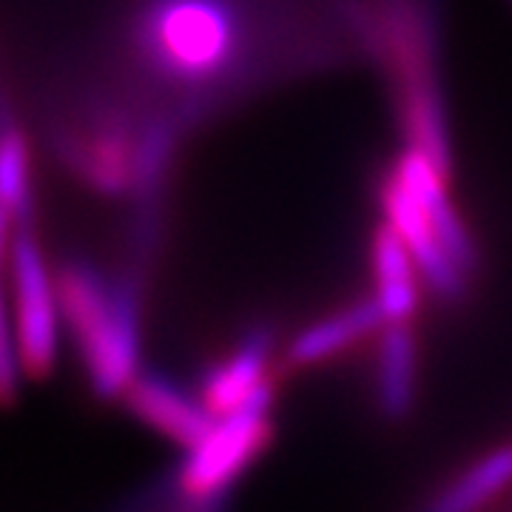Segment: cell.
Returning <instances> with one entry per match:
<instances>
[{
    "instance_id": "6da1fadb",
    "label": "cell",
    "mask_w": 512,
    "mask_h": 512,
    "mask_svg": "<svg viewBox=\"0 0 512 512\" xmlns=\"http://www.w3.org/2000/svg\"><path fill=\"white\" fill-rule=\"evenodd\" d=\"M262 18L251 0H128L109 32L114 89L100 103L146 128L188 126L262 69Z\"/></svg>"
},
{
    "instance_id": "7a4b0ae2",
    "label": "cell",
    "mask_w": 512,
    "mask_h": 512,
    "mask_svg": "<svg viewBox=\"0 0 512 512\" xmlns=\"http://www.w3.org/2000/svg\"><path fill=\"white\" fill-rule=\"evenodd\" d=\"M359 46L373 49L390 80L404 146L419 148L447 174L450 128L439 72V23L430 0H348Z\"/></svg>"
},
{
    "instance_id": "3957f363",
    "label": "cell",
    "mask_w": 512,
    "mask_h": 512,
    "mask_svg": "<svg viewBox=\"0 0 512 512\" xmlns=\"http://www.w3.org/2000/svg\"><path fill=\"white\" fill-rule=\"evenodd\" d=\"M60 322L69 330L89 387L100 399L123 396L140 373L143 282L109 276L92 259L72 256L55 271Z\"/></svg>"
},
{
    "instance_id": "277c9868",
    "label": "cell",
    "mask_w": 512,
    "mask_h": 512,
    "mask_svg": "<svg viewBox=\"0 0 512 512\" xmlns=\"http://www.w3.org/2000/svg\"><path fill=\"white\" fill-rule=\"evenodd\" d=\"M447 171L419 148L404 146L379 185L384 222L402 237L421 282L439 299L458 302L470 288L478 251L447 194Z\"/></svg>"
},
{
    "instance_id": "5b68a950",
    "label": "cell",
    "mask_w": 512,
    "mask_h": 512,
    "mask_svg": "<svg viewBox=\"0 0 512 512\" xmlns=\"http://www.w3.org/2000/svg\"><path fill=\"white\" fill-rule=\"evenodd\" d=\"M271 433V390L259 393L254 402L234 413L214 419L211 430L194 447H188V458L177 473V490L185 504H214L254 464Z\"/></svg>"
},
{
    "instance_id": "8992f818",
    "label": "cell",
    "mask_w": 512,
    "mask_h": 512,
    "mask_svg": "<svg viewBox=\"0 0 512 512\" xmlns=\"http://www.w3.org/2000/svg\"><path fill=\"white\" fill-rule=\"evenodd\" d=\"M9 274L20 365L29 379H46L55 370L63 322L57 305L55 274L43 259L35 222H23L18 228L9 254Z\"/></svg>"
},
{
    "instance_id": "52a82bcc",
    "label": "cell",
    "mask_w": 512,
    "mask_h": 512,
    "mask_svg": "<svg viewBox=\"0 0 512 512\" xmlns=\"http://www.w3.org/2000/svg\"><path fill=\"white\" fill-rule=\"evenodd\" d=\"M274 350V330L268 325L248 328L234 348L214 365L205 367L200 382V402L205 410L220 419L248 402L259 393L271 390L268 384V362Z\"/></svg>"
},
{
    "instance_id": "ba28073f",
    "label": "cell",
    "mask_w": 512,
    "mask_h": 512,
    "mask_svg": "<svg viewBox=\"0 0 512 512\" xmlns=\"http://www.w3.org/2000/svg\"><path fill=\"white\" fill-rule=\"evenodd\" d=\"M123 399L137 419L163 433L165 439L177 441L185 450L194 447L214 424V416L205 410L200 396L194 399L180 384L154 370H140L126 387Z\"/></svg>"
},
{
    "instance_id": "9c48e42d",
    "label": "cell",
    "mask_w": 512,
    "mask_h": 512,
    "mask_svg": "<svg viewBox=\"0 0 512 512\" xmlns=\"http://www.w3.org/2000/svg\"><path fill=\"white\" fill-rule=\"evenodd\" d=\"M384 325V313L376 302V296L350 302L339 311L322 316L302 333H296L288 348V365L311 367L345 353L353 345H359L370 333Z\"/></svg>"
},
{
    "instance_id": "30bf717a",
    "label": "cell",
    "mask_w": 512,
    "mask_h": 512,
    "mask_svg": "<svg viewBox=\"0 0 512 512\" xmlns=\"http://www.w3.org/2000/svg\"><path fill=\"white\" fill-rule=\"evenodd\" d=\"M419 382V342L413 319L384 322L376 350V399L387 419L399 421L416 402Z\"/></svg>"
},
{
    "instance_id": "8fae6325",
    "label": "cell",
    "mask_w": 512,
    "mask_h": 512,
    "mask_svg": "<svg viewBox=\"0 0 512 512\" xmlns=\"http://www.w3.org/2000/svg\"><path fill=\"white\" fill-rule=\"evenodd\" d=\"M373 262V296L384 313V322H407L419 308V268L402 237L382 222L370 242Z\"/></svg>"
},
{
    "instance_id": "7c38bea8",
    "label": "cell",
    "mask_w": 512,
    "mask_h": 512,
    "mask_svg": "<svg viewBox=\"0 0 512 512\" xmlns=\"http://www.w3.org/2000/svg\"><path fill=\"white\" fill-rule=\"evenodd\" d=\"M512 484V444L478 458L470 470L447 484L424 512H481Z\"/></svg>"
},
{
    "instance_id": "4fadbf2b",
    "label": "cell",
    "mask_w": 512,
    "mask_h": 512,
    "mask_svg": "<svg viewBox=\"0 0 512 512\" xmlns=\"http://www.w3.org/2000/svg\"><path fill=\"white\" fill-rule=\"evenodd\" d=\"M0 205L23 225L35 222L32 160L29 143L12 117L6 97L0 94Z\"/></svg>"
},
{
    "instance_id": "5bb4252c",
    "label": "cell",
    "mask_w": 512,
    "mask_h": 512,
    "mask_svg": "<svg viewBox=\"0 0 512 512\" xmlns=\"http://www.w3.org/2000/svg\"><path fill=\"white\" fill-rule=\"evenodd\" d=\"M20 350H18V333L12 322V305L6 302V293L0 285V407L15 404L20 390Z\"/></svg>"
}]
</instances>
